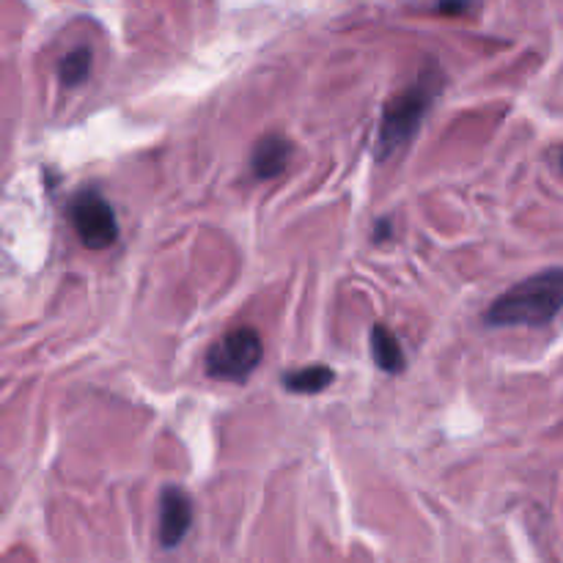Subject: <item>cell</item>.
I'll list each match as a JSON object with an SVG mask.
<instances>
[{
  "mask_svg": "<svg viewBox=\"0 0 563 563\" xmlns=\"http://www.w3.org/2000/svg\"><path fill=\"white\" fill-rule=\"evenodd\" d=\"M563 311V267L511 286L484 313L489 328H544Z\"/></svg>",
  "mask_w": 563,
  "mask_h": 563,
  "instance_id": "1",
  "label": "cell"
},
{
  "mask_svg": "<svg viewBox=\"0 0 563 563\" xmlns=\"http://www.w3.org/2000/svg\"><path fill=\"white\" fill-rule=\"evenodd\" d=\"M440 91H443V75L438 69H429L416 82H410L405 91L396 93L385 104L377 141H374V157L390 159L399 152H405L412 143V137L418 135V130H421L423 119L429 115Z\"/></svg>",
  "mask_w": 563,
  "mask_h": 563,
  "instance_id": "2",
  "label": "cell"
},
{
  "mask_svg": "<svg viewBox=\"0 0 563 563\" xmlns=\"http://www.w3.org/2000/svg\"><path fill=\"white\" fill-rule=\"evenodd\" d=\"M262 339L253 328H236L207 352V374L220 383H245L262 363Z\"/></svg>",
  "mask_w": 563,
  "mask_h": 563,
  "instance_id": "3",
  "label": "cell"
},
{
  "mask_svg": "<svg viewBox=\"0 0 563 563\" xmlns=\"http://www.w3.org/2000/svg\"><path fill=\"white\" fill-rule=\"evenodd\" d=\"M69 220L88 251H108L119 240V220L113 207L93 187H82L69 201Z\"/></svg>",
  "mask_w": 563,
  "mask_h": 563,
  "instance_id": "4",
  "label": "cell"
},
{
  "mask_svg": "<svg viewBox=\"0 0 563 563\" xmlns=\"http://www.w3.org/2000/svg\"><path fill=\"white\" fill-rule=\"evenodd\" d=\"M192 526V504L185 489L165 487L159 495V526L157 539L165 550H174L185 542Z\"/></svg>",
  "mask_w": 563,
  "mask_h": 563,
  "instance_id": "5",
  "label": "cell"
},
{
  "mask_svg": "<svg viewBox=\"0 0 563 563\" xmlns=\"http://www.w3.org/2000/svg\"><path fill=\"white\" fill-rule=\"evenodd\" d=\"M291 141H286L284 135L273 132V135H264L262 141L253 146V157H251V168L258 179H275L286 170L291 159Z\"/></svg>",
  "mask_w": 563,
  "mask_h": 563,
  "instance_id": "6",
  "label": "cell"
},
{
  "mask_svg": "<svg viewBox=\"0 0 563 563\" xmlns=\"http://www.w3.org/2000/svg\"><path fill=\"white\" fill-rule=\"evenodd\" d=\"M368 344H372V357L385 374H401L407 366L405 350H401L399 339L390 333L385 324H374L368 333Z\"/></svg>",
  "mask_w": 563,
  "mask_h": 563,
  "instance_id": "7",
  "label": "cell"
},
{
  "mask_svg": "<svg viewBox=\"0 0 563 563\" xmlns=\"http://www.w3.org/2000/svg\"><path fill=\"white\" fill-rule=\"evenodd\" d=\"M284 388L291 394H322L328 385L335 383V372L330 366H302L284 374Z\"/></svg>",
  "mask_w": 563,
  "mask_h": 563,
  "instance_id": "8",
  "label": "cell"
},
{
  "mask_svg": "<svg viewBox=\"0 0 563 563\" xmlns=\"http://www.w3.org/2000/svg\"><path fill=\"white\" fill-rule=\"evenodd\" d=\"M88 75H91V49L88 47H77L60 58V64H58L60 86L75 88V86H80Z\"/></svg>",
  "mask_w": 563,
  "mask_h": 563,
  "instance_id": "9",
  "label": "cell"
},
{
  "mask_svg": "<svg viewBox=\"0 0 563 563\" xmlns=\"http://www.w3.org/2000/svg\"><path fill=\"white\" fill-rule=\"evenodd\" d=\"M471 0H438V11L443 14H465Z\"/></svg>",
  "mask_w": 563,
  "mask_h": 563,
  "instance_id": "10",
  "label": "cell"
},
{
  "mask_svg": "<svg viewBox=\"0 0 563 563\" xmlns=\"http://www.w3.org/2000/svg\"><path fill=\"white\" fill-rule=\"evenodd\" d=\"M561 168H563V154H561Z\"/></svg>",
  "mask_w": 563,
  "mask_h": 563,
  "instance_id": "11",
  "label": "cell"
}]
</instances>
